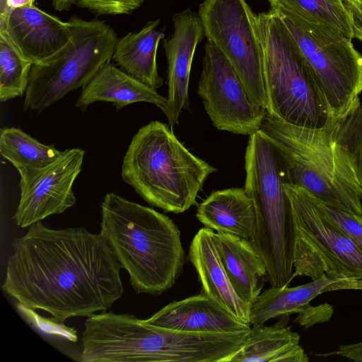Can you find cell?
<instances>
[{
	"label": "cell",
	"mask_w": 362,
	"mask_h": 362,
	"mask_svg": "<svg viewBox=\"0 0 362 362\" xmlns=\"http://www.w3.org/2000/svg\"><path fill=\"white\" fill-rule=\"evenodd\" d=\"M212 238L235 293L251 305L267 279L262 258L250 241L236 235L213 231Z\"/></svg>",
	"instance_id": "cell-18"
},
{
	"label": "cell",
	"mask_w": 362,
	"mask_h": 362,
	"mask_svg": "<svg viewBox=\"0 0 362 362\" xmlns=\"http://www.w3.org/2000/svg\"><path fill=\"white\" fill-rule=\"evenodd\" d=\"M276 13L332 117L340 118L353 110L361 103L362 55L352 39Z\"/></svg>",
	"instance_id": "cell-8"
},
{
	"label": "cell",
	"mask_w": 362,
	"mask_h": 362,
	"mask_svg": "<svg viewBox=\"0 0 362 362\" xmlns=\"http://www.w3.org/2000/svg\"><path fill=\"white\" fill-rule=\"evenodd\" d=\"M216 169L193 155L169 124L152 121L133 136L123 158L122 177L150 206L183 213Z\"/></svg>",
	"instance_id": "cell-4"
},
{
	"label": "cell",
	"mask_w": 362,
	"mask_h": 362,
	"mask_svg": "<svg viewBox=\"0 0 362 362\" xmlns=\"http://www.w3.org/2000/svg\"><path fill=\"white\" fill-rule=\"evenodd\" d=\"M212 233L210 228H201L189 248L188 258L202 284L201 293L240 322L251 325V305L243 300L233 288L216 251Z\"/></svg>",
	"instance_id": "cell-16"
},
{
	"label": "cell",
	"mask_w": 362,
	"mask_h": 362,
	"mask_svg": "<svg viewBox=\"0 0 362 362\" xmlns=\"http://www.w3.org/2000/svg\"><path fill=\"white\" fill-rule=\"evenodd\" d=\"M63 151L53 144H44L16 127L0 130V153L18 170L44 167L59 158Z\"/></svg>",
	"instance_id": "cell-24"
},
{
	"label": "cell",
	"mask_w": 362,
	"mask_h": 362,
	"mask_svg": "<svg viewBox=\"0 0 362 362\" xmlns=\"http://www.w3.org/2000/svg\"><path fill=\"white\" fill-rule=\"evenodd\" d=\"M271 10L298 21L325 27L362 42L358 0H269Z\"/></svg>",
	"instance_id": "cell-19"
},
{
	"label": "cell",
	"mask_w": 362,
	"mask_h": 362,
	"mask_svg": "<svg viewBox=\"0 0 362 362\" xmlns=\"http://www.w3.org/2000/svg\"><path fill=\"white\" fill-rule=\"evenodd\" d=\"M197 93L218 130L251 135L258 132L268 112L250 99L235 69L212 43L204 46Z\"/></svg>",
	"instance_id": "cell-11"
},
{
	"label": "cell",
	"mask_w": 362,
	"mask_h": 362,
	"mask_svg": "<svg viewBox=\"0 0 362 362\" xmlns=\"http://www.w3.org/2000/svg\"><path fill=\"white\" fill-rule=\"evenodd\" d=\"M333 313V307L328 303L317 306H312L309 303L296 313L298 317L294 322L305 328H308L315 324L327 322L332 317Z\"/></svg>",
	"instance_id": "cell-28"
},
{
	"label": "cell",
	"mask_w": 362,
	"mask_h": 362,
	"mask_svg": "<svg viewBox=\"0 0 362 362\" xmlns=\"http://www.w3.org/2000/svg\"><path fill=\"white\" fill-rule=\"evenodd\" d=\"M174 30L162 40L168 61V103L164 112L172 127L178 123L182 110L188 108V85L192 59L197 45L205 36L199 13L190 8L173 16Z\"/></svg>",
	"instance_id": "cell-13"
},
{
	"label": "cell",
	"mask_w": 362,
	"mask_h": 362,
	"mask_svg": "<svg viewBox=\"0 0 362 362\" xmlns=\"http://www.w3.org/2000/svg\"><path fill=\"white\" fill-rule=\"evenodd\" d=\"M33 64L13 47L0 32V100L6 102L25 94Z\"/></svg>",
	"instance_id": "cell-25"
},
{
	"label": "cell",
	"mask_w": 362,
	"mask_h": 362,
	"mask_svg": "<svg viewBox=\"0 0 362 362\" xmlns=\"http://www.w3.org/2000/svg\"><path fill=\"white\" fill-rule=\"evenodd\" d=\"M288 316L272 326L253 324L229 362H308L299 334L287 326Z\"/></svg>",
	"instance_id": "cell-21"
},
{
	"label": "cell",
	"mask_w": 362,
	"mask_h": 362,
	"mask_svg": "<svg viewBox=\"0 0 362 362\" xmlns=\"http://www.w3.org/2000/svg\"><path fill=\"white\" fill-rule=\"evenodd\" d=\"M358 1L360 2V4H361L362 6V0H358Z\"/></svg>",
	"instance_id": "cell-34"
},
{
	"label": "cell",
	"mask_w": 362,
	"mask_h": 362,
	"mask_svg": "<svg viewBox=\"0 0 362 362\" xmlns=\"http://www.w3.org/2000/svg\"><path fill=\"white\" fill-rule=\"evenodd\" d=\"M76 0H52L53 8L58 11H69Z\"/></svg>",
	"instance_id": "cell-31"
},
{
	"label": "cell",
	"mask_w": 362,
	"mask_h": 362,
	"mask_svg": "<svg viewBox=\"0 0 362 362\" xmlns=\"http://www.w3.org/2000/svg\"><path fill=\"white\" fill-rule=\"evenodd\" d=\"M259 130L279 157L285 182L362 216L354 157L362 131L361 105L320 128L297 126L267 113Z\"/></svg>",
	"instance_id": "cell-2"
},
{
	"label": "cell",
	"mask_w": 362,
	"mask_h": 362,
	"mask_svg": "<svg viewBox=\"0 0 362 362\" xmlns=\"http://www.w3.org/2000/svg\"><path fill=\"white\" fill-rule=\"evenodd\" d=\"M197 219L206 227L220 233L232 234L253 240L256 212L252 199L243 188L212 192L197 206Z\"/></svg>",
	"instance_id": "cell-20"
},
{
	"label": "cell",
	"mask_w": 362,
	"mask_h": 362,
	"mask_svg": "<svg viewBox=\"0 0 362 362\" xmlns=\"http://www.w3.org/2000/svg\"><path fill=\"white\" fill-rule=\"evenodd\" d=\"M268 114L297 126L320 128L334 119L276 12L256 16Z\"/></svg>",
	"instance_id": "cell-6"
},
{
	"label": "cell",
	"mask_w": 362,
	"mask_h": 362,
	"mask_svg": "<svg viewBox=\"0 0 362 362\" xmlns=\"http://www.w3.org/2000/svg\"><path fill=\"white\" fill-rule=\"evenodd\" d=\"M71 35L57 52L33 64L23 109L41 112L67 93L84 87L98 70L111 61L117 36L105 21L68 20Z\"/></svg>",
	"instance_id": "cell-7"
},
{
	"label": "cell",
	"mask_w": 362,
	"mask_h": 362,
	"mask_svg": "<svg viewBox=\"0 0 362 362\" xmlns=\"http://www.w3.org/2000/svg\"><path fill=\"white\" fill-rule=\"evenodd\" d=\"M245 170L244 189L253 201L257 217L251 244L265 264L269 281L287 282L293 273V219L281 163L260 130L249 136Z\"/></svg>",
	"instance_id": "cell-5"
},
{
	"label": "cell",
	"mask_w": 362,
	"mask_h": 362,
	"mask_svg": "<svg viewBox=\"0 0 362 362\" xmlns=\"http://www.w3.org/2000/svg\"><path fill=\"white\" fill-rule=\"evenodd\" d=\"M35 0H7V6L9 8L29 7L35 6Z\"/></svg>",
	"instance_id": "cell-32"
},
{
	"label": "cell",
	"mask_w": 362,
	"mask_h": 362,
	"mask_svg": "<svg viewBox=\"0 0 362 362\" xmlns=\"http://www.w3.org/2000/svg\"><path fill=\"white\" fill-rule=\"evenodd\" d=\"M334 281L323 277L296 287L271 286L251 304V325L264 324L272 318L296 313Z\"/></svg>",
	"instance_id": "cell-23"
},
{
	"label": "cell",
	"mask_w": 362,
	"mask_h": 362,
	"mask_svg": "<svg viewBox=\"0 0 362 362\" xmlns=\"http://www.w3.org/2000/svg\"><path fill=\"white\" fill-rule=\"evenodd\" d=\"M84 156L81 148H66L44 167L18 171L21 196L13 217L18 227H30L74 205L73 185L81 171Z\"/></svg>",
	"instance_id": "cell-12"
},
{
	"label": "cell",
	"mask_w": 362,
	"mask_h": 362,
	"mask_svg": "<svg viewBox=\"0 0 362 362\" xmlns=\"http://www.w3.org/2000/svg\"><path fill=\"white\" fill-rule=\"evenodd\" d=\"M11 9L7 6V0H0V18L6 17Z\"/></svg>",
	"instance_id": "cell-33"
},
{
	"label": "cell",
	"mask_w": 362,
	"mask_h": 362,
	"mask_svg": "<svg viewBox=\"0 0 362 362\" xmlns=\"http://www.w3.org/2000/svg\"><path fill=\"white\" fill-rule=\"evenodd\" d=\"M294 229L293 279H362V250L320 212L305 189L284 182Z\"/></svg>",
	"instance_id": "cell-9"
},
{
	"label": "cell",
	"mask_w": 362,
	"mask_h": 362,
	"mask_svg": "<svg viewBox=\"0 0 362 362\" xmlns=\"http://www.w3.org/2000/svg\"><path fill=\"white\" fill-rule=\"evenodd\" d=\"M314 199L321 214L362 250V216L334 207L315 197Z\"/></svg>",
	"instance_id": "cell-26"
},
{
	"label": "cell",
	"mask_w": 362,
	"mask_h": 362,
	"mask_svg": "<svg viewBox=\"0 0 362 362\" xmlns=\"http://www.w3.org/2000/svg\"><path fill=\"white\" fill-rule=\"evenodd\" d=\"M100 233L137 294L159 296L183 271L186 255L175 222L153 209L110 192L101 204Z\"/></svg>",
	"instance_id": "cell-3"
},
{
	"label": "cell",
	"mask_w": 362,
	"mask_h": 362,
	"mask_svg": "<svg viewBox=\"0 0 362 362\" xmlns=\"http://www.w3.org/2000/svg\"><path fill=\"white\" fill-rule=\"evenodd\" d=\"M98 101L112 103L117 111L134 103L146 102L165 112L168 103L167 98L129 76L111 61L105 63L82 88L76 107L86 111L90 105Z\"/></svg>",
	"instance_id": "cell-17"
},
{
	"label": "cell",
	"mask_w": 362,
	"mask_h": 362,
	"mask_svg": "<svg viewBox=\"0 0 362 362\" xmlns=\"http://www.w3.org/2000/svg\"><path fill=\"white\" fill-rule=\"evenodd\" d=\"M145 320L155 326L193 333H247L251 329L202 293L173 301Z\"/></svg>",
	"instance_id": "cell-15"
},
{
	"label": "cell",
	"mask_w": 362,
	"mask_h": 362,
	"mask_svg": "<svg viewBox=\"0 0 362 362\" xmlns=\"http://www.w3.org/2000/svg\"><path fill=\"white\" fill-rule=\"evenodd\" d=\"M355 160H356L357 175H358V179L360 187H361V197H362V134L359 139L358 146L356 148V151L355 153Z\"/></svg>",
	"instance_id": "cell-30"
},
{
	"label": "cell",
	"mask_w": 362,
	"mask_h": 362,
	"mask_svg": "<svg viewBox=\"0 0 362 362\" xmlns=\"http://www.w3.org/2000/svg\"><path fill=\"white\" fill-rule=\"evenodd\" d=\"M145 0H76L75 5L86 8L96 16L130 14Z\"/></svg>",
	"instance_id": "cell-27"
},
{
	"label": "cell",
	"mask_w": 362,
	"mask_h": 362,
	"mask_svg": "<svg viewBox=\"0 0 362 362\" xmlns=\"http://www.w3.org/2000/svg\"><path fill=\"white\" fill-rule=\"evenodd\" d=\"M11 248L1 287L27 309L63 322L105 312L123 294L121 265L100 233L39 221Z\"/></svg>",
	"instance_id": "cell-1"
},
{
	"label": "cell",
	"mask_w": 362,
	"mask_h": 362,
	"mask_svg": "<svg viewBox=\"0 0 362 362\" xmlns=\"http://www.w3.org/2000/svg\"><path fill=\"white\" fill-rule=\"evenodd\" d=\"M0 32L13 47L33 64L40 63L69 42L70 23L35 6L11 8L0 19Z\"/></svg>",
	"instance_id": "cell-14"
},
{
	"label": "cell",
	"mask_w": 362,
	"mask_h": 362,
	"mask_svg": "<svg viewBox=\"0 0 362 362\" xmlns=\"http://www.w3.org/2000/svg\"><path fill=\"white\" fill-rule=\"evenodd\" d=\"M336 354L355 362H362V341L340 345Z\"/></svg>",
	"instance_id": "cell-29"
},
{
	"label": "cell",
	"mask_w": 362,
	"mask_h": 362,
	"mask_svg": "<svg viewBox=\"0 0 362 362\" xmlns=\"http://www.w3.org/2000/svg\"><path fill=\"white\" fill-rule=\"evenodd\" d=\"M160 22V19L148 21L139 31L117 38L112 57L123 71L156 90L163 84L156 64L158 44L165 38L157 28Z\"/></svg>",
	"instance_id": "cell-22"
},
{
	"label": "cell",
	"mask_w": 362,
	"mask_h": 362,
	"mask_svg": "<svg viewBox=\"0 0 362 362\" xmlns=\"http://www.w3.org/2000/svg\"><path fill=\"white\" fill-rule=\"evenodd\" d=\"M199 15L207 40L232 65L252 101L268 112L257 15L247 0H204Z\"/></svg>",
	"instance_id": "cell-10"
}]
</instances>
